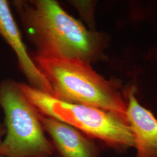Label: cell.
<instances>
[{
	"label": "cell",
	"mask_w": 157,
	"mask_h": 157,
	"mask_svg": "<svg viewBox=\"0 0 157 157\" xmlns=\"http://www.w3.org/2000/svg\"><path fill=\"white\" fill-rule=\"evenodd\" d=\"M37 54L91 63L100 58L105 46L101 34L90 31L53 0L15 2Z\"/></svg>",
	"instance_id": "cell-1"
},
{
	"label": "cell",
	"mask_w": 157,
	"mask_h": 157,
	"mask_svg": "<svg viewBox=\"0 0 157 157\" xmlns=\"http://www.w3.org/2000/svg\"><path fill=\"white\" fill-rule=\"evenodd\" d=\"M33 60L50 83L52 96L57 100L98 108L128 122L127 104L117 85L97 73L90 63L38 54Z\"/></svg>",
	"instance_id": "cell-2"
},
{
	"label": "cell",
	"mask_w": 157,
	"mask_h": 157,
	"mask_svg": "<svg viewBox=\"0 0 157 157\" xmlns=\"http://www.w3.org/2000/svg\"><path fill=\"white\" fill-rule=\"evenodd\" d=\"M19 86L40 113L69 124L115 150L136 148L133 132L123 118L98 108L60 101L30 85L19 83Z\"/></svg>",
	"instance_id": "cell-3"
},
{
	"label": "cell",
	"mask_w": 157,
	"mask_h": 157,
	"mask_svg": "<svg viewBox=\"0 0 157 157\" xmlns=\"http://www.w3.org/2000/svg\"><path fill=\"white\" fill-rule=\"evenodd\" d=\"M0 105L5 113L6 138L0 155L7 157H50L55 151L45 136L39 112L29 101L19 83H0Z\"/></svg>",
	"instance_id": "cell-4"
},
{
	"label": "cell",
	"mask_w": 157,
	"mask_h": 157,
	"mask_svg": "<svg viewBox=\"0 0 157 157\" xmlns=\"http://www.w3.org/2000/svg\"><path fill=\"white\" fill-rule=\"evenodd\" d=\"M0 35L6 40L17 55L19 67L31 86L52 95L51 84L29 54L20 31L12 14L9 4L0 0Z\"/></svg>",
	"instance_id": "cell-5"
},
{
	"label": "cell",
	"mask_w": 157,
	"mask_h": 157,
	"mask_svg": "<svg viewBox=\"0 0 157 157\" xmlns=\"http://www.w3.org/2000/svg\"><path fill=\"white\" fill-rule=\"evenodd\" d=\"M39 117L44 131L52 139L54 149L61 157H99V147L78 129L40 112Z\"/></svg>",
	"instance_id": "cell-6"
},
{
	"label": "cell",
	"mask_w": 157,
	"mask_h": 157,
	"mask_svg": "<svg viewBox=\"0 0 157 157\" xmlns=\"http://www.w3.org/2000/svg\"><path fill=\"white\" fill-rule=\"evenodd\" d=\"M135 92L132 88L128 95L127 118L135 136L136 157H157V119L139 104Z\"/></svg>",
	"instance_id": "cell-7"
},
{
	"label": "cell",
	"mask_w": 157,
	"mask_h": 157,
	"mask_svg": "<svg viewBox=\"0 0 157 157\" xmlns=\"http://www.w3.org/2000/svg\"><path fill=\"white\" fill-rule=\"evenodd\" d=\"M5 134H6V128L0 123V146L1 145L2 142V137Z\"/></svg>",
	"instance_id": "cell-8"
},
{
	"label": "cell",
	"mask_w": 157,
	"mask_h": 157,
	"mask_svg": "<svg viewBox=\"0 0 157 157\" xmlns=\"http://www.w3.org/2000/svg\"><path fill=\"white\" fill-rule=\"evenodd\" d=\"M0 157H7L6 156H4V155H0Z\"/></svg>",
	"instance_id": "cell-9"
}]
</instances>
